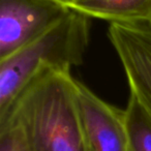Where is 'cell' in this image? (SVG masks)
Here are the masks:
<instances>
[{
    "mask_svg": "<svg viewBox=\"0 0 151 151\" xmlns=\"http://www.w3.org/2000/svg\"><path fill=\"white\" fill-rule=\"evenodd\" d=\"M9 118L21 125L32 151H86L76 79L70 71H42L0 123Z\"/></svg>",
    "mask_w": 151,
    "mask_h": 151,
    "instance_id": "1",
    "label": "cell"
},
{
    "mask_svg": "<svg viewBox=\"0 0 151 151\" xmlns=\"http://www.w3.org/2000/svg\"><path fill=\"white\" fill-rule=\"evenodd\" d=\"M89 18L71 11L57 25L0 60V119L23 90L49 68L70 71L84 61L90 36Z\"/></svg>",
    "mask_w": 151,
    "mask_h": 151,
    "instance_id": "2",
    "label": "cell"
},
{
    "mask_svg": "<svg viewBox=\"0 0 151 151\" xmlns=\"http://www.w3.org/2000/svg\"><path fill=\"white\" fill-rule=\"evenodd\" d=\"M69 12L56 0H0V60L50 30Z\"/></svg>",
    "mask_w": 151,
    "mask_h": 151,
    "instance_id": "3",
    "label": "cell"
},
{
    "mask_svg": "<svg viewBox=\"0 0 151 151\" xmlns=\"http://www.w3.org/2000/svg\"><path fill=\"white\" fill-rule=\"evenodd\" d=\"M108 36L123 67L129 92L151 115V27L112 23Z\"/></svg>",
    "mask_w": 151,
    "mask_h": 151,
    "instance_id": "4",
    "label": "cell"
},
{
    "mask_svg": "<svg viewBox=\"0 0 151 151\" xmlns=\"http://www.w3.org/2000/svg\"><path fill=\"white\" fill-rule=\"evenodd\" d=\"M76 92L86 151H128L124 110L103 101L78 80Z\"/></svg>",
    "mask_w": 151,
    "mask_h": 151,
    "instance_id": "5",
    "label": "cell"
},
{
    "mask_svg": "<svg viewBox=\"0 0 151 151\" xmlns=\"http://www.w3.org/2000/svg\"><path fill=\"white\" fill-rule=\"evenodd\" d=\"M89 19L151 27V0H75L68 6Z\"/></svg>",
    "mask_w": 151,
    "mask_h": 151,
    "instance_id": "6",
    "label": "cell"
},
{
    "mask_svg": "<svg viewBox=\"0 0 151 151\" xmlns=\"http://www.w3.org/2000/svg\"><path fill=\"white\" fill-rule=\"evenodd\" d=\"M128 151H151V115L130 93L125 110Z\"/></svg>",
    "mask_w": 151,
    "mask_h": 151,
    "instance_id": "7",
    "label": "cell"
},
{
    "mask_svg": "<svg viewBox=\"0 0 151 151\" xmlns=\"http://www.w3.org/2000/svg\"><path fill=\"white\" fill-rule=\"evenodd\" d=\"M0 151H32L21 125L13 118L0 123Z\"/></svg>",
    "mask_w": 151,
    "mask_h": 151,
    "instance_id": "8",
    "label": "cell"
},
{
    "mask_svg": "<svg viewBox=\"0 0 151 151\" xmlns=\"http://www.w3.org/2000/svg\"><path fill=\"white\" fill-rule=\"evenodd\" d=\"M56 1H58V2H60V3H62L63 5H65V6H67L68 7L69 5L71 4V3L75 1V0H56Z\"/></svg>",
    "mask_w": 151,
    "mask_h": 151,
    "instance_id": "9",
    "label": "cell"
}]
</instances>
